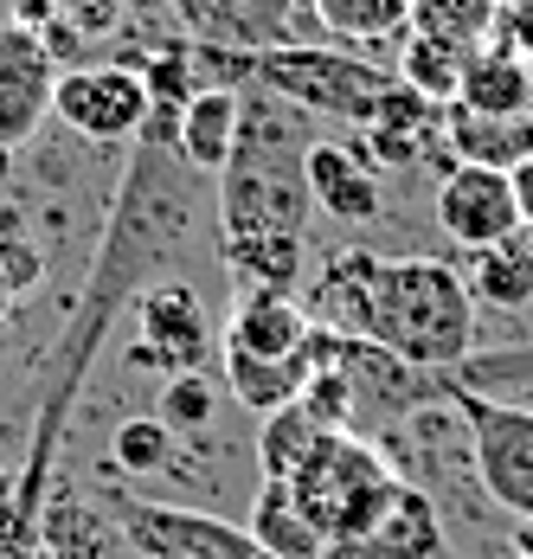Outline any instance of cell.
<instances>
[{
	"instance_id": "6da1fadb",
	"label": "cell",
	"mask_w": 533,
	"mask_h": 559,
	"mask_svg": "<svg viewBox=\"0 0 533 559\" xmlns=\"http://www.w3.org/2000/svg\"><path fill=\"white\" fill-rule=\"evenodd\" d=\"M206 219V174L187 168L174 135L167 129H142L129 142V174L116 187V206H109L104 245L91 258V277L78 289V316L64 341L52 347V367H46V392H39V418H33V450H26V476L13 489L20 521L39 534V514H46V483H52V456L64 438V418H71V399L84 386L91 360H97V341L116 322V309H129L142 289H155V277L193 245V231Z\"/></svg>"
},
{
	"instance_id": "7a4b0ae2",
	"label": "cell",
	"mask_w": 533,
	"mask_h": 559,
	"mask_svg": "<svg viewBox=\"0 0 533 559\" xmlns=\"http://www.w3.org/2000/svg\"><path fill=\"white\" fill-rule=\"evenodd\" d=\"M309 142L316 116L245 84V129L232 162L218 168V245L232 238H309L316 193H309Z\"/></svg>"
},
{
	"instance_id": "3957f363",
	"label": "cell",
	"mask_w": 533,
	"mask_h": 559,
	"mask_svg": "<svg viewBox=\"0 0 533 559\" xmlns=\"http://www.w3.org/2000/svg\"><path fill=\"white\" fill-rule=\"evenodd\" d=\"M360 341H374L425 373H457L476 354L470 277H457L443 258H379L374 283H367Z\"/></svg>"
},
{
	"instance_id": "277c9868",
	"label": "cell",
	"mask_w": 533,
	"mask_h": 559,
	"mask_svg": "<svg viewBox=\"0 0 533 559\" xmlns=\"http://www.w3.org/2000/svg\"><path fill=\"white\" fill-rule=\"evenodd\" d=\"M245 84H258L309 116H328L334 129H367L399 78L374 58H360L354 46H296L289 39V46L245 52Z\"/></svg>"
},
{
	"instance_id": "5b68a950",
	"label": "cell",
	"mask_w": 533,
	"mask_h": 559,
	"mask_svg": "<svg viewBox=\"0 0 533 559\" xmlns=\"http://www.w3.org/2000/svg\"><path fill=\"white\" fill-rule=\"evenodd\" d=\"M392 476H399V469H392L367 438H354V431H321L316 450L289 469V496L303 502V514L316 521L321 534H328V547H334V540H347V534L367 527V514L386 502Z\"/></svg>"
},
{
	"instance_id": "8992f818",
	"label": "cell",
	"mask_w": 533,
	"mask_h": 559,
	"mask_svg": "<svg viewBox=\"0 0 533 559\" xmlns=\"http://www.w3.org/2000/svg\"><path fill=\"white\" fill-rule=\"evenodd\" d=\"M470 431V463H476V483L488 489V502H501L514 521L533 527V412L514 399H495L476 392L463 380H450L443 392Z\"/></svg>"
},
{
	"instance_id": "52a82bcc",
	"label": "cell",
	"mask_w": 533,
	"mask_h": 559,
	"mask_svg": "<svg viewBox=\"0 0 533 559\" xmlns=\"http://www.w3.org/2000/svg\"><path fill=\"white\" fill-rule=\"evenodd\" d=\"M116 514V540L135 559H276L258 547L251 527H232L218 514L200 508H174V502H149V496H109Z\"/></svg>"
},
{
	"instance_id": "ba28073f",
	"label": "cell",
	"mask_w": 533,
	"mask_h": 559,
	"mask_svg": "<svg viewBox=\"0 0 533 559\" xmlns=\"http://www.w3.org/2000/svg\"><path fill=\"white\" fill-rule=\"evenodd\" d=\"M149 84L135 64H71L52 84V116L84 142H135L149 122Z\"/></svg>"
},
{
	"instance_id": "9c48e42d",
	"label": "cell",
	"mask_w": 533,
	"mask_h": 559,
	"mask_svg": "<svg viewBox=\"0 0 533 559\" xmlns=\"http://www.w3.org/2000/svg\"><path fill=\"white\" fill-rule=\"evenodd\" d=\"M437 231L463 251H488L501 238L521 231V200H514V174L508 168H476V162H450V174L437 180Z\"/></svg>"
},
{
	"instance_id": "30bf717a",
	"label": "cell",
	"mask_w": 533,
	"mask_h": 559,
	"mask_svg": "<svg viewBox=\"0 0 533 559\" xmlns=\"http://www.w3.org/2000/svg\"><path fill=\"white\" fill-rule=\"evenodd\" d=\"M142 335L129 347V367H155V373H200L213 360V322L200 309V296L187 283H155L135 296Z\"/></svg>"
},
{
	"instance_id": "8fae6325",
	"label": "cell",
	"mask_w": 533,
	"mask_h": 559,
	"mask_svg": "<svg viewBox=\"0 0 533 559\" xmlns=\"http://www.w3.org/2000/svg\"><path fill=\"white\" fill-rule=\"evenodd\" d=\"M328 559H457V554H450V540H443L437 502H430L418 483L392 476V489H386V502L367 514V527L347 534V540H334Z\"/></svg>"
},
{
	"instance_id": "7c38bea8",
	"label": "cell",
	"mask_w": 533,
	"mask_h": 559,
	"mask_svg": "<svg viewBox=\"0 0 533 559\" xmlns=\"http://www.w3.org/2000/svg\"><path fill=\"white\" fill-rule=\"evenodd\" d=\"M52 84L58 58L46 52L39 33H26L20 20H0V142L26 148L39 135V122L52 116Z\"/></svg>"
},
{
	"instance_id": "4fadbf2b",
	"label": "cell",
	"mask_w": 533,
	"mask_h": 559,
	"mask_svg": "<svg viewBox=\"0 0 533 559\" xmlns=\"http://www.w3.org/2000/svg\"><path fill=\"white\" fill-rule=\"evenodd\" d=\"M309 193H316V213L341 225H367L386 213V180H379V162L360 142V129L309 142Z\"/></svg>"
},
{
	"instance_id": "5bb4252c",
	"label": "cell",
	"mask_w": 533,
	"mask_h": 559,
	"mask_svg": "<svg viewBox=\"0 0 533 559\" xmlns=\"http://www.w3.org/2000/svg\"><path fill=\"white\" fill-rule=\"evenodd\" d=\"M309 335H316V316H309V302H303L296 289H238L218 347L264 354V360H289V354L309 347Z\"/></svg>"
},
{
	"instance_id": "9a60e30c",
	"label": "cell",
	"mask_w": 533,
	"mask_h": 559,
	"mask_svg": "<svg viewBox=\"0 0 533 559\" xmlns=\"http://www.w3.org/2000/svg\"><path fill=\"white\" fill-rule=\"evenodd\" d=\"M238 129H245V91L238 84H200L193 104L180 110V129H174V148L180 162L200 174H218L238 148Z\"/></svg>"
},
{
	"instance_id": "2e32d148",
	"label": "cell",
	"mask_w": 533,
	"mask_h": 559,
	"mask_svg": "<svg viewBox=\"0 0 533 559\" xmlns=\"http://www.w3.org/2000/svg\"><path fill=\"white\" fill-rule=\"evenodd\" d=\"M450 110H470V116H528L533 110V58L521 52V46L488 39L482 52H470L463 91L450 97Z\"/></svg>"
},
{
	"instance_id": "e0dca14e",
	"label": "cell",
	"mask_w": 533,
	"mask_h": 559,
	"mask_svg": "<svg viewBox=\"0 0 533 559\" xmlns=\"http://www.w3.org/2000/svg\"><path fill=\"white\" fill-rule=\"evenodd\" d=\"M360 142L374 148V162H425L443 148V104H430L418 91L392 84L379 116L360 129Z\"/></svg>"
},
{
	"instance_id": "ac0fdd59",
	"label": "cell",
	"mask_w": 533,
	"mask_h": 559,
	"mask_svg": "<svg viewBox=\"0 0 533 559\" xmlns=\"http://www.w3.org/2000/svg\"><path fill=\"white\" fill-rule=\"evenodd\" d=\"M218 380L225 392L245 405V412H283L296 405L309 386V354H289V360H264V354H238V347H218Z\"/></svg>"
},
{
	"instance_id": "d6986e66",
	"label": "cell",
	"mask_w": 533,
	"mask_h": 559,
	"mask_svg": "<svg viewBox=\"0 0 533 559\" xmlns=\"http://www.w3.org/2000/svg\"><path fill=\"white\" fill-rule=\"evenodd\" d=\"M303 0H213L206 13V46H232V52H264V46H289Z\"/></svg>"
},
{
	"instance_id": "ffe728a7",
	"label": "cell",
	"mask_w": 533,
	"mask_h": 559,
	"mask_svg": "<svg viewBox=\"0 0 533 559\" xmlns=\"http://www.w3.org/2000/svg\"><path fill=\"white\" fill-rule=\"evenodd\" d=\"M245 527H251V534H258V547L276 554V559H328V534L303 514V502L289 496V483H264V489H258V502H251V521H245Z\"/></svg>"
},
{
	"instance_id": "44dd1931",
	"label": "cell",
	"mask_w": 533,
	"mask_h": 559,
	"mask_svg": "<svg viewBox=\"0 0 533 559\" xmlns=\"http://www.w3.org/2000/svg\"><path fill=\"white\" fill-rule=\"evenodd\" d=\"M309 13L334 46H354V52L412 33V0H309Z\"/></svg>"
},
{
	"instance_id": "7402d4cb",
	"label": "cell",
	"mask_w": 533,
	"mask_h": 559,
	"mask_svg": "<svg viewBox=\"0 0 533 559\" xmlns=\"http://www.w3.org/2000/svg\"><path fill=\"white\" fill-rule=\"evenodd\" d=\"M470 296L476 309H528L533 302V245H528V225L501 245L476 251V271H470Z\"/></svg>"
},
{
	"instance_id": "603a6c76",
	"label": "cell",
	"mask_w": 533,
	"mask_h": 559,
	"mask_svg": "<svg viewBox=\"0 0 533 559\" xmlns=\"http://www.w3.org/2000/svg\"><path fill=\"white\" fill-rule=\"evenodd\" d=\"M232 289H296L309 271V238H232L218 245Z\"/></svg>"
},
{
	"instance_id": "cb8c5ba5",
	"label": "cell",
	"mask_w": 533,
	"mask_h": 559,
	"mask_svg": "<svg viewBox=\"0 0 533 559\" xmlns=\"http://www.w3.org/2000/svg\"><path fill=\"white\" fill-rule=\"evenodd\" d=\"M501 13H508L501 0H412V33L463 46V52H482L501 33Z\"/></svg>"
},
{
	"instance_id": "d4e9b609",
	"label": "cell",
	"mask_w": 533,
	"mask_h": 559,
	"mask_svg": "<svg viewBox=\"0 0 533 559\" xmlns=\"http://www.w3.org/2000/svg\"><path fill=\"white\" fill-rule=\"evenodd\" d=\"M463 71H470V52L463 46H443V39H425V33H405V52L392 64V78L405 91L430 97V104H450L463 91Z\"/></svg>"
},
{
	"instance_id": "484cf974",
	"label": "cell",
	"mask_w": 533,
	"mask_h": 559,
	"mask_svg": "<svg viewBox=\"0 0 533 559\" xmlns=\"http://www.w3.org/2000/svg\"><path fill=\"white\" fill-rule=\"evenodd\" d=\"M321 431L328 425H321L303 399L283 405V412H264V425H258V469H264V483H289V469L316 450Z\"/></svg>"
},
{
	"instance_id": "4316f807",
	"label": "cell",
	"mask_w": 533,
	"mask_h": 559,
	"mask_svg": "<svg viewBox=\"0 0 533 559\" xmlns=\"http://www.w3.org/2000/svg\"><path fill=\"white\" fill-rule=\"evenodd\" d=\"M155 418L174 431V438H206L218 418V386L213 373L200 367V373H167V386L155 399Z\"/></svg>"
},
{
	"instance_id": "83f0119b",
	"label": "cell",
	"mask_w": 533,
	"mask_h": 559,
	"mask_svg": "<svg viewBox=\"0 0 533 559\" xmlns=\"http://www.w3.org/2000/svg\"><path fill=\"white\" fill-rule=\"evenodd\" d=\"M167 463H174V431L161 425L155 412L116 425V438H109V469H116V476H155Z\"/></svg>"
},
{
	"instance_id": "f1b7e54d",
	"label": "cell",
	"mask_w": 533,
	"mask_h": 559,
	"mask_svg": "<svg viewBox=\"0 0 533 559\" xmlns=\"http://www.w3.org/2000/svg\"><path fill=\"white\" fill-rule=\"evenodd\" d=\"M303 405L316 412L328 431H354V380L334 367V360H321L309 367V386H303Z\"/></svg>"
},
{
	"instance_id": "f546056e",
	"label": "cell",
	"mask_w": 533,
	"mask_h": 559,
	"mask_svg": "<svg viewBox=\"0 0 533 559\" xmlns=\"http://www.w3.org/2000/svg\"><path fill=\"white\" fill-rule=\"evenodd\" d=\"M0 271H7V283H13L20 296H26L33 283L46 277V258H39V245H33V238H20V231L7 225V231H0Z\"/></svg>"
},
{
	"instance_id": "4dcf8cb0",
	"label": "cell",
	"mask_w": 533,
	"mask_h": 559,
	"mask_svg": "<svg viewBox=\"0 0 533 559\" xmlns=\"http://www.w3.org/2000/svg\"><path fill=\"white\" fill-rule=\"evenodd\" d=\"M7 20H20L26 33H39V39H46V33L58 26V0H20V7H13Z\"/></svg>"
},
{
	"instance_id": "1f68e13d",
	"label": "cell",
	"mask_w": 533,
	"mask_h": 559,
	"mask_svg": "<svg viewBox=\"0 0 533 559\" xmlns=\"http://www.w3.org/2000/svg\"><path fill=\"white\" fill-rule=\"evenodd\" d=\"M167 13H180V26H193V33H206V13H213V0H161Z\"/></svg>"
},
{
	"instance_id": "d6a6232c",
	"label": "cell",
	"mask_w": 533,
	"mask_h": 559,
	"mask_svg": "<svg viewBox=\"0 0 533 559\" xmlns=\"http://www.w3.org/2000/svg\"><path fill=\"white\" fill-rule=\"evenodd\" d=\"M514 174V200H521V225H533V155L521 162V168H508Z\"/></svg>"
},
{
	"instance_id": "836d02e7",
	"label": "cell",
	"mask_w": 533,
	"mask_h": 559,
	"mask_svg": "<svg viewBox=\"0 0 533 559\" xmlns=\"http://www.w3.org/2000/svg\"><path fill=\"white\" fill-rule=\"evenodd\" d=\"M13 302H20V289H13V283H7V271H0V322H7V316H13Z\"/></svg>"
},
{
	"instance_id": "e575fe53",
	"label": "cell",
	"mask_w": 533,
	"mask_h": 559,
	"mask_svg": "<svg viewBox=\"0 0 533 559\" xmlns=\"http://www.w3.org/2000/svg\"><path fill=\"white\" fill-rule=\"evenodd\" d=\"M7 174H13V148L0 142V187H7Z\"/></svg>"
},
{
	"instance_id": "d590c367",
	"label": "cell",
	"mask_w": 533,
	"mask_h": 559,
	"mask_svg": "<svg viewBox=\"0 0 533 559\" xmlns=\"http://www.w3.org/2000/svg\"><path fill=\"white\" fill-rule=\"evenodd\" d=\"M0 559H33V554H13V547H0Z\"/></svg>"
},
{
	"instance_id": "8d00e7d4",
	"label": "cell",
	"mask_w": 533,
	"mask_h": 559,
	"mask_svg": "<svg viewBox=\"0 0 533 559\" xmlns=\"http://www.w3.org/2000/svg\"><path fill=\"white\" fill-rule=\"evenodd\" d=\"M501 7H533V0H501Z\"/></svg>"
},
{
	"instance_id": "74e56055",
	"label": "cell",
	"mask_w": 533,
	"mask_h": 559,
	"mask_svg": "<svg viewBox=\"0 0 533 559\" xmlns=\"http://www.w3.org/2000/svg\"><path fill=\"white\" fill-rule=\"evenodd\" d=\"M7 225H13V213H0V231H7Z\"/></svg>"
},
{
	"instance_id": "f35d334b",
	"label": "cell",
	"mask_w": 533,
	"mask_h": 559,
	"mask_svg": "<svg viewBox=\"0 0 533 559\" xmlns=\"http://www.w3.org/2000/svg\"><path fill=\"white\" fill-rule=\"evenodd\" d=\"M528 245H533V225H528Z\"/></svg>"
}]
</instances>
